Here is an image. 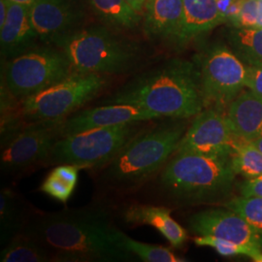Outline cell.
Returning <instances> with one entry per match:
<instances>
[{"mask_svg":"<svg viewBox=\"0 0 262 262\" xmlns=\"http://www.w3.org/2000/svg\"><path fill=\"white\" fill-rule=\"evenodd\" d=\"M0 261L50 262L53 261V255L43 244L24 230L2 248Z\"/></svg>","mask_w":262,"mask_h":262,"instance_id":"7402d4cb","label":"cell"},{"mask_svg":"<svg viewBox=\"0 0 262 262\" xmlns=\"http://www.w3.org/2000/svg\"><path fill=\"white\" fill-rule=\"evenodd\" d=\"M204 108L215 107L225 111L246 88L247 66L231 49L216 42L196 56Z\"/></svg>","mask_w":262,"mask_h":262,"instance_id":"9c48e42d","label":"cell"},{"mask_svg":"<svg viewBox=\"0 0 262 262\" xmlns=\"http://www.w3.org/2000/svg\"><path fill=\"white\" fill-rule=\"evenodd\" d=\"M235 177L230 158L175 154L161 169L159 185L166 196L181 203H210L230 193Z\"/></svg>","mask_w":262,"mask_h":262,"instance_id":"277c9868","label":"cell"},{"mask_svg":"<svg viewBox=\"0 0 262 262\" xmlns=\"http://www.w3.org/2000/svg\"><path fill=\"white\" fill-rule=\"evenodd\" d=\"M74 71L59 48L43 44L4 61L1 84L20 101L62 81Z\"/></svg>","mask_w":262,"mask_h":262,"instance_id":"ba28073f","label":"cell"},{"mask_svg":"<svg viewBox=\"0 0 262 262\" xmlns=\"http://www.w3.org/2000/svg\"><path fill=\"white\" fill-rule=\"evenodd\" d=\"M122 219L131 227H154L175 249L182 248L187 242V230L172 217L171 210L166 207L134 203L122 210Z\"/></svg>","mask_w":262,"mask_h":262,"instance_id":"2e32d148","label":"cell"},{"mask_svg":"<svg viewBox=\"0 0 262 262\" xmlns=\"http://www.w3.org/2000/svg\"><path fill=\"white\" fill-rule=\"evenodd\" d=\"M193 242L199 247H210L213 248L215 252L223 256H234V255H247L253 257L256 253L262 252L255 250L251 247L244 246L241 244L234 243L232 241L215 237L212 235L198 236L193 238Z\"/></svg>","mask_w":262,"mask_h":262,"instance_id":"4316f807","label":"cell"},{"mask_svg":"<svg viewBox=\"0 0 262 262\" xmlns=\"http://www.w3.org/2000/svg\"><path fill=\"white\" fill-rule=\"evenodd\" d=\"M160 119L157 115L129 104H104L83 108L73 113L61 123V137L79 132L109 127L129 122H148Z\"/></svg>","mask_w":262,"mask_h":262,"instance_id":"5bb4252c","label":"cell"},{"mask_svg":"<svg viewBox=\"0 0 262 262\" xmlns=\"http://www.w3.org/2000/svg\"><path fill=\"white\" fill-rule=\"evenodd\" d=\"M228 47L246 66H262V28H232L227 31Z\"/></svg>","mask_w":262,"mask_h":262,"instance_id":"44dd1931","label":"cell"},{"mask_svg":"<svg viewBox=\"0 0 262 262\" xmlns=\"http://www.w3.org/2000/svg\"><path fill=\"white\" fill-rule=\"evenodd\" d=\"M146 122H129L63 136L56 141L45 165L74 164L83 169L103 168Z\"/></svg>","mask_w":262,"mask_h":262,"instance_id":"52a82bcc","label":"cell"},{"mask_svg":"<svg viewBox=\"0 0 262 262\" xmlns=\"http://www.w3.org/2000/svg\"><path fill=\"white\" fill-rule=\"evenodd\" d=\"M63 121L24 122L1 137L2 174L18 175L34 165H45L54 145L61 138Z\"/></svg>","mask_w":262,"mask_h":262,"instance_id":"30bf717a","label":"cell"},{"mask_svg":"<svg viewBox=\"0 0 262 262\" xmlns=\"http://www.w3.org/2000/svg\"><path fill=\"white\" fill-rule=\"evenodd\" d=\"M251 143L253 144V145L262 152V137L256 139V140L253 141V142H251Z\"/></svg>","mask_w":262,"mask_h":262,"instance_id":"836d02e7","label":"cell"},{"mask_svg":"<svg viewBox=\"0 0 262 262\" xmlns=\"http://www.w3.org/2000/svg\"><path fill=\"white\" fill-rule=\"evenodd\" d=\"M188 119L160 118L146 122L114 159L101 168L105 184L131 189L148 182L165 166L186 133Z\"/></svg>","mask_w":262,"mask_h":262,"instance_id":"3957f363","label":"cell"},{"mask_svg":"<svg viewBox=\"0 0 262 262\" xmlns=\"http://www.w3.org/2000/svg\"><path fill=\"white\" fill-rule=\"evenodd\" d=\"M184 18L174 44L182 47L225 23L217 0H183Z\"/></svg>","mask_w":262,"mask_h":262,"instance_id":"d6986e66","label":"cell"},{"mask_svg":"<svg viewBox=\"0 0 262 262\" xmlns=\"http://www.w3.org/2000/svg\"><path fill=\"white\" fill-rule=\"evenodd\" d=\"M242 1H245V0H242Z\"/></svg>","mask_w":262,"mask_h":262,"instance_id":"d590c367","label":"cell"},{"mask_svg":"<svg viewBox=\"0 0 262 262\" xmlns=\"http://www.w3.org/2000/svg\"><path fill=\"white\" fill-rule=\"evenodd\" d=\"M28 205L23 198L10 187H2L0 192V244H6L28 225Z\"/></svg>","mask_w":262,"mask_h":262,"instance_id":"ffe728a7","label":"cell"},{"mask_svg":"<svg viewBox=\"0 0 262 262\" xmlns=\"http://www.w3.org/2000/svg\"><path fill=\"white\" fill-rule=\"evenodd\" d=\"M243 142L231 129L225 111L207 107L193 117L175 154L230 158Z\"/></svg>","mask_w":262,"mask_h":262,"instance_id":"8fae6325","label":"cell"},{"mask_svg":"<svg viewBox=\"0 0 262 262\" xmlns=\"http://www.w3.org/2000/svg\"><path fill=\"white\" fill-rule=\"evenodd\" d=\"M30 17L39 40L54 45L80 29L83 15L73 0H35Z\"/></svg>","mask_w":262,"mask_h":262,"instance_id":"4fadbf2b","label":"cell"},{"mask_svg":"<svg viewBox=\"0 0 262 262\" xmlns=\"http://www.w3.org/2000/svg\"><path fill=\"white\" fill-rule=\"evenodd\" d=\"M242 196L262 197V176L247 179L240 186Z\"/></svg>","mask_w":262,"mask_h":262,"instance_id":"4dcf8cb0","label":"cell"},{"mask_svg":"<svg viewBox=\"0 0 262 262\" xmlns=\"http://www.w3.org/2000/svg\"><path fill=\"white\" fill-rule=\"evenodd\" d=\"M143 13L148 37L175 42L183 25V0H147Z\"/></svg>","mask_w":262,"mask_h":262,"instance_id":"ac0fdd59","label":"cell"},{"mask_svg":"<svg viewBox=\"0 0 262 262\" xmlns=\"http://www.w3.org/2000/svg\"><path fill=\"white\" fill-rule=\"evenodd\" d=\"M125 1H126V2L130 5L131 7L135 10L137 13H139L140 15L144 12L143 8H145L146 2H147V0H125Z\"/></svg>","mask_w":262,"mask_h":262,"instance_id":"1f68e13d","label":"cell"},{"mask_svg":"<svg viewBox=\"0 0 262 262\" xmlns=\"http://www.w3.org/2000/svg\"><path fill=\"white\" fill-rule=\"evenodd\" d=\"M252 259L253 261L262 262V252H259V253H256L255 255H253Z\"/></svg>","mask_w":262,"mask_h":262,"instance_id":"e575fe53","label":"cell"},{"mask_svg":"<svg viewBox=\"0 0 262 262\" xmlns=\"http://www.w3.org/2000/svg\"><path fill=\"white\" fill-rule=\"evenodd\" d=\"M225 117L235 135L244 142L262 137V95L243 91L225 110Z\"/></svg>","mask_w":262,"mask_h":262,"instance_id":"e0dca14e","label":"cell"},{"mask_svg":"<svg viewBox=\"0 0 262 262\" xmlns=\"http://www.w3.org/2000/svg\"><path fill=\"white\" fill-rule=\"evenodd\" d=\"M109 76L74 71L62 81L19 101L24 122L63 121L83 109L105 90Z\"/></svg>","mask_w":262,"mask_h":262,"instance_id":"8992f818","label":"cell"},{"mask_svg":"<svg viewBox=\"0 0 262 262\" xmlns=\"http://www.w3.org/2000/svg\"><path fill=\"white\" fill-rule=\"evenodd\" d=\"M187 225L189 230L198 236L212 235L262 251L261 233L227 208L200 211L189 216Z\"/></svg>","mask_w":262,"mask_h":262,"instance_id":"7c38bea8","label":"cell"},{"mask_svg":"<svg viewBox=\"0 0 262 262\" xmlns=\"http://www.w3.org/2000/svg\"><path fill=\"white\" fill-rule=\"evenodd\" d=\"M230 159L236 175L246 179L262 176V152L251 142H243Z\"/></svg>","mask_w":262,"mask_h":262,"instance_id":"d4e9b609","label":"cell"},{"mask_svg":"<svg viewBox=\"0 0 262 262\" xmlns=\"http://www.w3.org/2000/svg\"><path fill=\"white\" fill-rule=\"evenodd\" d=\"M246 88L262 95V66H247Z\"/></svg>","mask_w":262,"mask_h":262,"instance_id":"f546056e","label":"cell"},{"mask_svg":"<svg viewBox=\"0 0 262 262\" xmlns=\"http://www.w3.org/2000/svg\"><path fill=\"white\" fill-rule=\"evenodd\" d=\"M129 104L159 118L191 119L204 108L195 60L170 58L141 71L96 105Z\"/></svg>","mask_w":262,"mask_h":262,"instance_id":"7a4b0ae2","label":"cell"},{"mask_svg":"<svg viewBox=\"0 0 262 262\" xmlns=\"http://www.w3.org/2000/svg\"><path fill=\"white\" fill-rule=\"evenodd\" d=\"M224 207L241 215L262 234V197H238L225 202Z\"/></svg>","mask_w":262,"mask_h":262,"instance_id":"484cf974","label":"cell"},{"mask_svg":"<svg viewBox=\"0 0 262 262\" xmlns=\"http://www.w3.org/2000/svg\"><path fill=\"white\" fill-rule=\"evenodd\" d=\"M120 239L123 248L132 253L138 261L144 262H184L187 261L185 258L180 257L176 253H173L169 248L143 243L134 240L129 236L119 230Z\"/></svg>","mask_w":262,"mask_h":262,"instance_id":"cb8c5ba5","label":"cell"},{"mask_svg":"<svg viewBox=\"0 0 262 262\" xmlns=\"http://www.w3.org/2000/svg\"><path fill=\"white\" fill-rule=\"evenodd\" d=\"M119 230L109 209L97 204L33 213L25 228L51 252L53 261H138L123 248Z\"/></svg>","mask_w":262,"mask_h":262,"instance_id":"6da1fadb","label":"cell"},{"mask_svg":"<svg viewBox=\"0 0 262 262\" xmlns=\"http://www.w3.org/2000/svg\"><path fill=\"white\" fill-rule=\"evenodd\" d=\"M37 32L32 25L30 6L8 1V15L0 28V53L2 61L23 55L37 46Z\"/></svg>","mask_w":262,"mask_h":262,"instance_id":"9a60e30c","label":"cell"},{"mask_svg":"<svg viewBox=\"0 0 262 262\" xmlns=\"http://www.w3.org/2000/svg\"><path fill=\"white\" fill-rule=\"evenodd\" d=\"M258 18V0H245L241 12L235 20L234 28H256Z\"/></svg>","mask_w":262,"mask_h":262,"instance_id":"f1b7e54d","label":"cell"},{"mask_svg":"<svg viewBox=\"0 0 262 262\" xmlns=\"http://www.w3.org/2000/svg\"><path fill=\"white\" fill-rule=\"evenodd\" d=\"M94 13L112 28L133 29L140 24L141 15L125 0H89Z\"/></svg>","mask_w":262,"mask_h":262,"instance_id":"603a6c76","label":"cell"},{"mask_svg":"<svg viewBox=\"0 0 262 262\" xmlns=\"http://www.w3.org/2000/svg\"><path fill=\"white\" fill-rule=\"evenodd\" d=\"M12 3L16 4H21V5H27V6H31L35 0H8Z\"/></svg>","mask_w":262,"mask_h":262,"instance_id":"d6a6232c","label":"cell"},{"mask_svg":"<svg viewBox=\"0 0 262 262\" xmlns=\"http://www.w3.org/2000/svg\"><path fill=\"white\" fill-rule=\"evenodd\" d=\"M75 188L76 185L58 176L52 170L43 181L38 190L55 199L57 202L66 205L72 196Z\"/></svg>","mask_w":262,"mask_h":262,"instance_id":"83f0119b","label":"cell"},{"mask_svg":"<svg viewBox=\"0 0 262 262\" xmlns=\"http://www.w3.org/2000/svg\"><path fill=\"white\" fill-rule=\"evenodd\" d=\"M73 66L83 73L122 75L144 64V48L106 27L80 28L54 44Z\"/></svg>","mask_w":262,"mask_h":262,"instance_id":"5b68a950","label":"cell"}]
</instances>
